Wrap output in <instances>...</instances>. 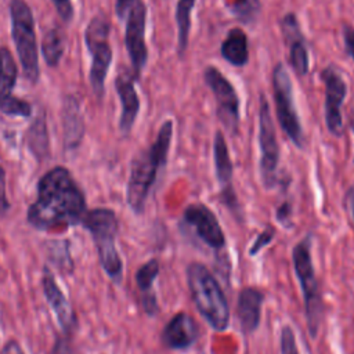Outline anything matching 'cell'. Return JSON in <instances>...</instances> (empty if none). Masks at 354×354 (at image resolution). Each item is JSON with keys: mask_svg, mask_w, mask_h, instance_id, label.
I'll list each match as a JSON object with an SVG mask.
<instances>
[{"mask_svg": "<svg viewBox=\"0 0 354 354\" xmlns=\"http://www.w3.org/2000/svg\"><path fill=\"white\" fill-rule=\"evenodd\" d=\"M10 207V203L6 196V173L0 166V214H3Z\"/></svg>", "mask_w": 354, "mask_h": 354, "instance_id": "obj_34", "label": "cell"}, {"mask_svg": "<svg viewBox=\"0 0 354 354\" xmlns=\"http://www.w3.org/2000/svg\"><path fill=\"white\" fill-rule=\"evenodd\" d=\"M173 130V120L166 119L160 124L153 142L148 148L137 152L131 160L126 199L127 205L136 214H141L144 212L148 195L158 178V174L167 163Z\"/></svg>", "mask_w": 354, "mask_h": 354, "instance_id": "obj_2", "label": "cell"}, {"mask_svg": "<svg viewBox=\"0 0 354 354\" xmlns=\"http://www.w3.org/2000/svg\"><path fill=\"white\" fill-rule=\"evenodd\" d=\"M41 283H43V292L47 297V301L51 306L59 325L65 330L71 329L72 325L75 324V314L72 311V307H71L69 301L66 300V297L64 296L58 283L55 282V279L53 277V272L47 267L43 268Z\"/></svg>", "mask_w": 354, "mask_h": 354, "instance_id": "obj_19", "label": "cell"}, {"mask_svg": "<svg viewBox=\"0 0 354 354\" xmlns=\"http://www.w3.org/2000/svg\"><path fill=\"white\" fill-rule=\"evenodd\" d=\"M266 295L257 286H243L236 299L235 315L243 335H252L257 330L261 321V308Z\"/></svg>", "mask_w": 354, "mask_h": 354, "instance_id": "obj_17", "label": "cell"}, {"mask_svg": "<svg viewBox=\"0 0 354 354\" xmlns=\"http://www.w3.org/2000/svg\"><path fill=\"white\" fill-rule=\"evenodd\" d=\"M180 227L195 241H199L206 248L212 249L221 260L225 256L227 238L221 228V224L214 212L202 202H192L183 210Z\"/></svg>", "mask_w": 354, "mask_h": 354, "instance_id": "obj_9", "label": "cell"}, {"mask_svg": "<svg viewBox=\"0 0 354 354\" xmlns=\"http://www.w3.org/2000/svg\"><path fill=\"white\" fill-rule=\"evenodd\" d=\"M350 129H351V131L354 133V115H353V118H351V120H350Z\"/></svg>", "mask_w": 354, "mask_h": 354, "instance_id": "obj_38", "label": "cell"}, {"mask_svg": "<svg viewBox=\"0 0 354 354\" xmlns=\"http://www.w3.org/2000/svg\"><path fill=\"white\" fill-rule=\"evenodd\" d=\"M203 80L214 97L218 120L231 136H235L241 123V102L234 84L213 65L203 69Z\"/></svg>", "mask_w": 354, "mask_h": 354, "instance_id": "obj_11", "label": "cell"}, {"mask_svg": "<svg viewBox=\"0 0 354 354\" xmlns=\"http://www.w3.org/2000/svg\"><path fill=\"white\" fill-rule=\"evenodd\" d=\"M275 234H277V232H275V228L271 227V225H267V227L254 238L253 243L250 245V248H249V250H248L249 256L254 257V256H257L263 249H266V248L274 241Z\"/></svg>", "mask_w": 354, "mask_h": 354, "instance_id": "obj_30", "label": "cell"}, {"mask_svg": "<svg viewBox=\"0 0 354 354\" xmlns=\"http://www.w3.org/2000/svg\"><path fill=\"white\" fill-rule=\"evenodd\" d=\"M279 351L281 354H300L295 330L289 325H283L279 332Z\"/></svg>", "mask_w": 354, "mask_h": 354, "instance_id": "obj_29", "label": "cell"}, {"mask_svg": "<svg viewBox=\"0 0 354 354\" xmlns=\"http://www.w3.org/2000/svg\"><path fill=\"white\" fill-rule=\"evenodd\" d=\"M196 0H177L176 4V25H177V54L183 58L189 41L191 14L195 8Z\"/></svg>", "mask_w": 354, "mask_h": 354, "instance_id": "obj_23", "label": "cell"}, {"mask_svg": "<svg viewBox=\"0 0 354 354\" xmlns=\"http://www.w3.org/2000/svg\"><path fill=\"white\" fill-rule=\"evenodd\" d=\"M82 223L93 235L104 271L111 279L119 282L123 274V263L115 245L119 227L115 212L105 207L93 209L84 214Z\"/></svg>", "mask_w": 354, "mask_h": 354, "instance_id": "obj_5", "label": "cell"}, {"mask_svg": "<svg viewBox=\"0 0 354 354\" xmlns=\"http://www.w3.org/2000/svg\"><path fill=\"white\" fill-rule=\"evenodd\" d=\"M259 171L260 180L266 189H274L282 185V178L278 174L281 149L277 137V130L271 118L270 104L261 93L259 98Z\"/></svg>", "mask_w": 354, "mask_h": 354, "instance_id": "obj_7", "label": "cell"}, {"mask_svg": "<svg viewBox=\"0 0 354 354\" xmlns=\"http://www.w3.org/2000/svg\"><path fill=\"white\" fill-rule=\"evenodd\" d=\"M58 14L65 19V21H69L73 15V7H72V3L71 0H53Z\"/></svg>", "mask_w": 354, "mask_h": 354, "instance_id": "obj_33", "label": "cell"}, {"mask_svg": "<svg viewBox=\"0 0 354 354\" xmlns=\"http://www.w3.org/2000/svg\"><path fill=\"white\" fill-rule=\"evenodd\" d=\"M321 80L325 88L324 116L326 129L333 137H340L343 134L342 105L347 95V83L335 65H328L321 71Z\"/></svg>", "mask_w": 354, "mask_h": 354, "instance_id": "obj_13", "label": "cell"}, {"mask_svg": "<svg viewBox=\"0 0 354 354\" xmlns=\"http://www.w3.org/2000/svg\"><path fill=\"white\" fill-rule=\"evenodd\" d=\"M0 111L7 115H18V116H29L32 112L30 105L26 101L15 98L10 95L8 98L0 101Z\"/></svg>", "mask_w": 354, "mask_h": 354, "instance_id": "obj_28", "label": "cell"}, {"mask_svg": "<svg viewBox=\"0 0 354 354\" xmlns=\"http://www.w3.org/2000/svg\"><path fill=\"white\" fill-rule=\"evenodd\" d=\"M109 22L104 15L94 17L86 29V44L91 54L90 83L97 95H102L104 83L112 62V48L108 41Z\"/></svg>", "mask_w": 354, "mask_h": 354, "instance_id": "obj_10", "label": "cell"}, {"mask_svg": "<svg viewBox=\"0 0 354 354\" xmlns=\"http://www.w3.org/2000/svg\"><path fill=\"white\" fill-rule=\"evenodd\" d=\"M199 337V326L195 318L185 313H176L165 325L160 340L163 346L174 351H185L191 348Z\"/></svg>", "mask_w": 354, "mask_h": 354, "instance_id": "obj_16", "label": "cell"}, {"mask_svg": "<svg viewBox=\"0 0 354 354\" xmlns=\"http://www.w3.org/2000/svg\"><path fill=\"white\" fill-rule=\"evenodd\" d=\"M271 88L279 127L296 148L303 149L304 133L295 101V90L288 68L282 62H277L272 68Z\"/></svg>", "mask_w": 354, "mask_h": 354, "instance_id": "obj_6", "label": "cell"}, {"mask_svg": "<svg viewBox=\"0 0 354 354\" xmlns=\"http://www.w3.org/2000/svg\"><path fill=\"white\" fill-rule=\"evenodd\" d=\"M62 123H64V140L68 149L76 148L84 134V122L75 97H66L62 105Z\"/></svg>", "mask_w": 354, "mask_h": 354, "instance_id": "obj_22", "label": "cell"}, {"mask_svg": "<svg viewBox=\"0 0 354 354\" xmlns=\"http://www.w3.org/2000/svg\"><path fill=\"white\" fill-rule=\"evenodd\" d=\"M28 144L30 151L37 156L43 158L48 152V136H47V126L46 118L39 115V118L32 123L28 131Z\"/></svg>", "mask_w": 354, "mask_h": 354, "instance_id": "obj_27", "label": "cell"}, {"mask_svg": "<svg viewBox=\"0 0 354 354\" xmlns=\"http://www.w3.org/2000/svg\"><path fill=\"white\" fill-rule=\"evenodd\" d=\"M225 8L239 22L249 25V24H254L259 19V15L261 12V1L260 0H230L228 3H225Z\"/></svg>", "mask_w": 354, "mask_h": 354, "instance_id": "obj_26", "label": "cell"}, {"mask_svg": "<svg viewBox=\"0 0 354 354\" xmlns=\"http://www.w3.org/2000/svg\"><path fill=\"white\" fill-rule=\"evenodd\" d=\"M160 264L156 259H149L145 261L136 272V282L141 293V306L147 315L153 317L159 311V304L156 293L153 290V283L159 275Z\"/></svg>", "mask_w": 354, "mask_h": 354, "instance_id": "obj_20", "label": "cell"}, {"mask_svg": "<svg viewBox=\"0 0 354 354\" xmlns=\"http://www.w3.org/2000/svg\"><path fill=\"white\" fill-rule=\"evenodd\" d=\"M147 6L142 0H137L126 17L124 44L134 71L138 76L148 61V47L145 43Z\"/></svg>", "mask_w": 354, "mask_h": 354, "instance_id": "obj_14", "label": "cell"}, {"mask_svg": "<svg viewBox=\"0 0 354 354\" xmlns=\"http://www.w3.org/2000/svg\"><path fill=\"white\" fill-rule=\"evenodd\" d=\"M311 248H313V235L307 234L293 246L292 264H293V271L303 295L304 317H306L308 335L311 339H315L318 336V330L324 319L325 304L322 300V295H321L318 279L314 270Z\"/></svg>", "mask_w": 354, "mask_h": 354, "instance_id": "obj_4", "label": "cell"}, {"mask_svg": "<svg viewBox=\"0 0 354 354\" xmlns=\"http://www.w3.org/2000/svg\"><path fill=\"white\" fill-rule=\"evenodd\" d=\"M187 285L201 317L214 332H224L230 325V304L214 274L201 261H192L185 270Z\"/></svg>", "mask_w": 354, "mask_h": 354, "instance_id": "obj_3", "label": "cell"}, {"mask_svg": "<svg viewBox=\"0 0 354 354\" xmlns=\"http://www.w3.org/2000/svg\"><path fill=\"white\" fill-rule=\"evenodd\" d=\"M346 203H347V210L350 213V218H351V224H353V230H354V187H351L347 191Z\"/></svg>", "mask_w": 354, "mask_h": 354, "instance_id": "obj_36", "label": "cell"}, {"mask_svg": "<svg viewBox=\"0 0 354 354\" xmlns=\"http://www.w3.org/2000/svg\"><path fill=\"white\" fill-rule=\"evenodd\" d=\"M292 214H293V206L289 201H282L277 210H275V218L277 221L286 230H290L293 227L292 221Z\"/></svg>", "mask_w": 354, "mask_h": 354, "instance_id": "obj_31", "label": "cell"}, {"mask_svg": "<svg viewBox=\"0 0 354 354\" xmlns=\"http://www.w3.org/2000/svg\"><path fill=\"white\" fill-rule=\"evenodd\" d=\"M17 80V65L7 48L0 50V101L11 95Z\"/></svg>", "mask_w": 354, "mask_h": 354, "instance_id": "obj_25", "label": "cell"}, {"mask_svg": "<svg viewBox=\"0 0 354 354\" xmlns=\"http://www.w3.org/2000/svg\"><path fill=\"white\" fill-rule=\"evenodd\" d=\"M41 50L44 59L48 66H55L58 65L64 50H65V33L59 28H53L50 29L41 43Z\"/></svg>", "mask_w": 354, "mask_h": 354, "instance_id": "obj_24", "label": "cell"}, {"mask_svg": "<svg viewBox=\"0 0 354 354\" xmlns=\"http://www.w3.org/2000/svg\"><path fill=\"white\" fill-rule=\"evenodd\" d=\"M220 54L230 65L242 68L249 62V40L242 28H231L220 46Z\"/></svg>", "mask_w": 354, "mask_h": 354, "instance_id": "obj_21", "label": "cell"}, {"mask_svg": "<svg viewBox=\"0 0 354 354\" xmlns=\"http://www.w3.org/2000/svg\"><path fill=\"white\" fill-rule=\"evenodd\" d=\"M137 0H116V4H115V11H116V15L123 19L127 17L130 8L133 7V4L136 3Z\"/></svg>", "mask_w": 354, "mask_h": 354, "instance_id": "obj_35", "label": "cell"}, {"mask_svg": "<svg viewBox=\"0 0 354 354\" xmlns=\"http://www.w3.org/2000/svg\"><path fill=\"white\" fill-rule=\"evenodd\" d=\"M342 35H343V44H344L346 54L354 62V28L351 25H347V24L343 25Z\"/></svg>", "mask_w": 354, "mask_h": 354, "instance_id": "obj_32", "label": "cell"}, {"mask_svg": "<svg viewBox=\"0 0 354 354\" xmlns=\"http://www.w3.org/2000/svg\"><path fill=\"white\" fill-rule=\"evenodd\" d=\"M86 201L65 167H54L39 181L37 199L28 210V221L37 230H59L82 223Z\"/></svg>", "mask_w": 354, "mask_h": 354, "instance_id": "obj_1", "label": "cell"}, {"mask_svg": "<svg viewBox=\"0 0 354 354\" xmlns=\"http://www.w3.org/2000/svg\"><path fill=\"white\" fill-rule=\"evenodd\" d=\"M279 28L288 47L290 66L297 76H306L310 72V53L297 15L295 12H286L279 19Z\"/></svg>", "mask_w": 354, "mask_h": 354, "instance_id": "obj_15", "label": "cell"}, {"mask_svg": "<svg viewBox=\"0 0 354 354\" xmlns=\"http://www.w3.org/2000/svg\"><path fill=\"white\" fill-rule=\"evenodd\" d=\"M12 37L24 75L30 82L39 76V54L35 33V19L25 0H10Z\"/></svg>", "mask_w": 354, "mask_h": 354, "instance_id": "obj_8", "label": "cell"}, {"mask_svg": "<svg viewBox=\"0 0 354 354\" xmlns=\"http://www.w3.org/2000/svg\"><path fill=\"white\" fill-rule=\"evenodd\" d=\"M115 88L118 91V95L122 104L119 129L123 134H129L140 112V98L134 87L133 77L127 75H120L115 80Z\"/></svg>", "mask_w": 354, "mask_h": 354, "instance_id": "obj_18", "label": "cell"}, {"mask_svg": "<svg viewBox=\"0 0 354 354\" xmlns=\"http://www.w3.org/2000/svg\"><path fill=\"white\" fill-rule=\"evenodd\" d=\"M1 354H24V351H22V348L19 347V344H18L17 342L11 340V342H8V343L3 347Z\"/></svg>", "mask_w": 354, "mask_h": 354, "instance_id": "obj_37", "label": "cell"}, {"mask_svg": "<svg viewBox=\"0 0 354 354\" xmlns=\"http://www.w3.org/2000/svg\"><path fill=\"white\" fill-rule=\"evenodd\" d=\"M213 165H214V176L218 183V201L227 207L232 216L242 221V210L238 202V196L232 187V176H234V165L230 155V149L225 141V136L221 130H216L213 138Z\"/></svg>", "mask_w": 354, "mask_h": 354, "instance_id": "obj_12", "label": "cell"}]
</instances>
